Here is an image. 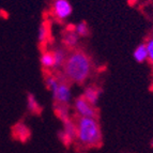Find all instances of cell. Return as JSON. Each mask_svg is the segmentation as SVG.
Here are the masks:
<instances>
[{"instance_id": "obj_1", "label": "cell", "mask_w": 153, "mask_h": 153, "mask_svg": "<svg viewBox=\"0 0 153 153\" xmlns=\"http://www.w3.org/2000/svg\"><path fill=\"white\" fill-rule=\"evenodd\" d=\"M61 70L66 82L82 85L87 82L92 73L91 58L80 49H73L69 53Z\"/></svg>"}, {"instance_id": "obj_2", "label": "cell", "mask_w": 153, "mask_h": 153, "mask_svg": "<svg viewBox=\"0 0 153 153\" xmlns=\"http://www.w3.org/2000/svg\"><path fill=\"white\" fill-rule=\"evenodd\" d=\"M76 141L84 148L99 147L102 143V131L97 118H77Z\"/></svg>"}, {"instance_id": "obj_3", "label": "cell", "mask_w": 153, "mask_h": 153, "mask_svg": "<svg viewBox=\"0 0 153 153\" xmlns=\"http://www.w3.org/2000/svg\"><path fill=\"white\" fill-rule=\"evenodd\" d=\"M60 82L57 85V87L51 91V97L54 100L55 104H64L70 105L73 99L72 95V89L70 87L69 82H66V79L63 77V75H60Z\"/></svg>"}, {"instance_id": "obj_4", "label": "cell", "mask_w": 153, "mask_h": 153, "mask_svg": "<svg viewBox=\"0 0 153 153\" xmlns=\"http://www.w3.org/2000/svg\"><path fill=\"white\" fill-rule=\"evenodd\" d=\"M73 110L77 118H97V106L90 104L82 95L76 97L73 102Z\"/></svg>"}, {"instance_id": "obj_5", "label": "cell", "mask_w": 153, "mask_h": 153, "mask_svg": "<svg viewBox=\"0 0 153 153\" xmlns=\"http://www.w3.org/2000/svg\"><path fill=\"white\" fill-rule=\"evenodd\" d=\"M51 11L55 19L58 22H64L71 17L73 7L69 0H53Z\"/></svg>"}, {"instance_id": "obj_6", "label": "cell", "mask_w": 153, "mask_h": 153, "mask_svg": "<svg viewBox=\"0 0 153 153\" xmlns=\"http://www.w3.org/2000/svg\"><path fill=\"white\" fill-rule=\"evenodd\" d=\"M59 140L63 145L70 146L72 143L76 141L77 137V125L76 120L69 119V120L62 122V130L58 133Z\"/></svg>"}, {"instance_id": "obj_7", "label": "cell", "mask_w": 153, "mask_h": 153, "mask_svg": "<svg viewBox=\"0 0 153 153\" xmlns=\"http://www.w3.org/2000/svg\"><path fill=\"white\" fill-rule=\"evenodd\" d=\"M79 40H80V38L75 32L74 27L66 28L64 30L63 34H62V43H63V46L65 48L72 49V51L77 47V45L79 43Z\"/></svg>"}, {"instance_id": "obj_8", "label": "cell", "mask_w": 153, "mask_h": 153, "mask_svg": "<svg viewBox=\"0 0 153 153\" xmlns=\"http://www.w3.org/2000/svg\"><path fill=\"white\" fill-rule=\"evenodd\" d=\"M102 94V89L94 85H89L87 87H85L82 91V97L87 100L90 104L97 106L100 101V97Z\"/></svg>"}, {"instance_id": "obj_9", "label": "cell", "mask_w": 153, "mask_h": 153, "mask_svg": "<svg viewBox=\"0 0 153 153\" xmlns=\"http://www.w3.org/2000/svg\"><path fill=\"white\" fill-rule=\"evenodd\" d=\"M53 55H54V70H60L62 69L64 62H65L66 58L69 53L66 51L65 47H56L55 49H53Z\"/></svg>"}, {"instance_id": "obj_10", "label": "cell", "mask_w": 153, "mask_h": 153, "mask_svg": "<svg viewBox=\"0 0 153 153\" xmlns=\"http://www.w3.org/2000/svg\"><path fill=\"white\" fill-rule=\"evenodd\" d=\"M13 134L16 139L21 141H27L30 137V130L24 122H18L13 128Z\"/></svg>"}, {"instance_id": "obj_11", "label": "cell", "mask_w": 153, "mask_h": 153, "mask_svg": "<svg viewBox=\"0 0 153 153\" xmlns=\"http://www.w3.org/2000/svg\"><path fill=\"white\" fill-rule=\"evenodd\" d=\"M55 114H56L57 118L61 122L71 119V109H70V105H64V104H55Z\"/></svg>"}, {"instance_id": "obj_12", "label": "cell", "mask_w": 153, "mask_h": 153, "mask_svg": "<svg viewBox=\"0 0 153 153\" xmlns=\"http://www.w3.org/2000/svg\"><path fill=\"white\" fill-rule=\"evenodd\" d=\"M40 62H41V65L44 70L48 71V70H54V55H53V51H45L41 54L40 57Z\"/></svg>"}, {"instance_id": "obj_13", "label": "cell", "mask_w": 153, "mask_h": 153, "mask_svg": "<svg viewBox=\"0 0 153 153\" xmlns=\"http://www.w3.org/2000/svg\"><path fill=\"white\" fill-rule=\"evenodd\" d=\"M27 109L30 114H33V115H39L42 111L41 105L36 100V95L32 93H28V95H27Z\"/></svg>"}, {"instance_id": "obj_14", "label": "cell", "mask_w": 153, "mask_h": 153, "mask_svg": "<svg viewBox=\"0 0 153 153\" xmlns=\"http://www.w3.org/2000/svg\"><path fill=\"white\" fill-rule=\"evenodd\" d=\"M134 59L137 62H143L148 59V49L146 44H140L134 51Z\"/></svg>"}, {"instance_id": "obj_15", "label": "cell", "mask_w": 153, "mask_h": 153, "mask_svg": "<svg viewBox=\"0 0 153 153\" xmlns=\"http://www.w3.org/2000/svg\"><path fill=\"white\" fill-rule=\"evenodd\" d=\"M74 30H75V32L78 34L79 38H87L90 33L89 26H88L87 22H85V21L78 22V23L74 26Z\"/></svg>"}, {"instance_id": "obj_16", "label": "cell", "mask_w": 153, "mask_h": 153, "mask_svg": "<svg viewBox=\"0 0 153 153\" xmlns=\"http://www.w3.org/2000/svg\"><path fill=\"white\" fill-rule=\"evenodd\" d=\"M49 38V27L46 23H42L38 29V41L39 43H45Z\"/></svg>"}, {"instance_id": "obj_17", "label": "cell", "mask_w": 153, "mask_h": 153, "mask_svg": "<svg viewBox=\"0 0 153 153\" xmlns=\"http://www.w3.org/2000/svg\"><path fill=\"white\" fill-rule=\"evenodd\" d=\"M145 44L148 49V60L153 68V36L147 39V42Z\"/></svg>"}, {"instance_id": "obj_18", "label": "cell", "mask_w": 153, "mask_h": 153, "mask_svg": "<svg viewBox=\"0 0 153 153\" xmlns=\"http://www.w3.org/2000/svg\"><path fill=\"white\" fill-rule=\"evenodd\" d=\"M138 1H139V0H128V4H131V5H134V4H136V3H137Z\"/></svg>"}, {"instance_id": "obj_19", "label": "cell", "mask_w": 153, "mask_h": 153, "mask_svg": "<svg viewBox=\"0 0 153 153\" xmlns=\"http://www.w3.org/2000/svg\"><path fill=\"white\" fill-rule=\"evenodd\" d=\"M151 91L153 92V82H152V85H151Z\"/></svg>"}, {"instance_id": "obj_20", "label": "cell", "mask_w": 153, "mask_h": 153, "mask_svg": "<svg viewBox=\"0 0 153 153\" xmlns=\"http://www.w3.org/2000/svg\"><path fill=\"white\" fill-rule=\"evenodd\" d=\"M151 145H152V147H153V139H152V143H151Z\"/></svg>"}, {"instance_id": "obj_21", "label": "cell", "mask_w": 153, "mask_h": 153, "mask_svg": "<svg viewBox=\"0 0 153 153\" xmlns=\"http://www.w3.org/2000/svg\"><path fill=\"white\" fill-rule=\"evenodd\" d=\"M0 17H1V10H0Z\"/></svg>"}, {"instance_id": "obj_22", "label": "cell", "mask_w": 153, "mask_h": 153, "mask_svg": "<svg viewBox=\"0 0 153 153\" xmlns=\"http://www.w3.org/2000/svg\"><path fill=\"white\" fill-rule=\"evenodd\" d=\"M152 69H153V68H152ZM152 76H153V70H152Z\"/></svg>"}]
</instances>
